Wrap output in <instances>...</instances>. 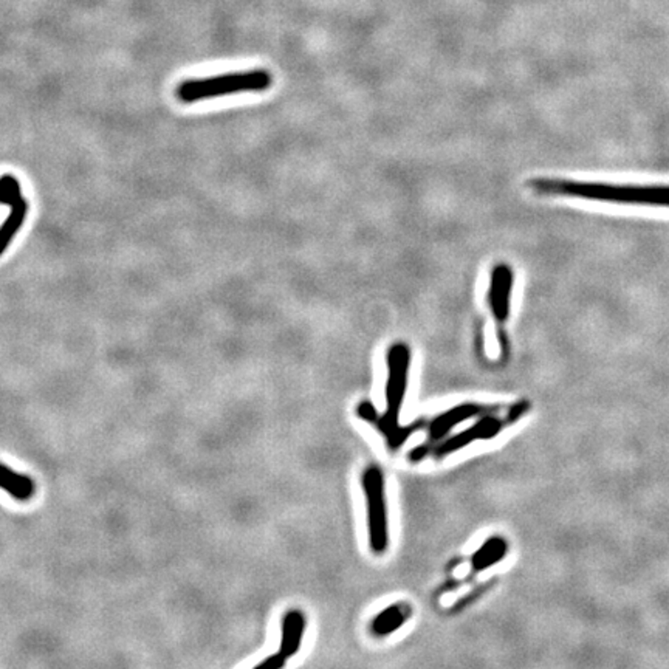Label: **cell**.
Here are the masks:
<instances>
[{
    "mask_svg": "<svg viewBox=\"0 0 669 669\" xmlns=\"http://www.w3.org/2000/svg\"><path fill=\"white\" fill-rule=\"evenodd\" d=\"M363 490L368 505V529L370 548L376 554H385L389 544L387 527L386 490L380 467L372 465L363 474Z\"/></svg>",
    "mask_w": 669,
    "mask_h": 669,
    "instance_id": "obj_4",
    "label": "cell"
},
{
    "mask_svg": "<svg viewBox=\"0 0 669 669\" xmlns=\"http://www.w3.org/2000/svg\"><path fill=\"white\" fill-rule=\"evenodd\" d=\"M408 615H410V611L406 609V606L393 605V606L387 607L377 615L374 623H372V631L377 635H389L395 629L403 626Z\"/></svg>",
    "mask_w": 669,
    "mask_h": 669,
    "instance_id": "obj_11",
    "label": "cell"
},
{
    "mask_svg": "<svg viewBox=\"0 0 669 669\" xmlns=\"http://www.w3.org/2000/svg\"><path fill=\"white\" fill-rule=\"evenodd\" d=\"M507 543L502 538H490L482 547L474 554L473 569L474 571H485L491 565L497 564L499 561L504 560L507 554Z\"/></svg>",
    "mask_w": 669,
    "mask_h": 669,
    "instance_id": "obj_10",
    "label": "cell"
},
{
    "mask_svg": "<svg viewBox=\"0 0 669 669\" xmlns=\"http://www.w3.org/2000/svg\"><path fill=\"white\" fill-rule=\"evenodd\" d=\"M482 411L484 410H482V406H479V404H461V406H456V408L448 411V412H444L442 416L437 417L431 423V428H429L431 436H429V439H442L444 436L450 433L451 429L459 425L461 421L478 416Z\"/></svg>",
    "mask_w": 669,
    "mask_h": 669,
    "instance_id": "obj_8",
    "label": "cell"
},
{
    "mask_svg": "<svg viewBox=\"0 0 669 669\" xmlns=\"http://www.w3.org/2000/svg\"><path fill=\"white\" fill-rule=\"evenodd\" d=\"M285 660L287 658L284 657L283 654L279 652V654H275V656H270V657L267 658V660H264V662H260V664L256 665V668H268V669H279L283 668L284 665H285Z\"/></svg>",
    "mask_w": 669,
    "mask_h": 669,
    "instance_id": "obj_14",
    "label": "cell"
},
{
    "mask_svg": "<svg viewBox=\"0 0 669 669\" xmlns=\"http://www.w3.org/2000/svg\"><path fill=\"white\" fill-rule=\"evenodd\" d=\"M306 631V617L302 612L290 611L283 618V637H281V649L284 657L290 658L301 649L302 637Z\"/></svg>",
    "mask_w": 669,
    "mask_h": 669,
    "instance_id": "obj_7",
    "label": "cell"
},
{
    "mask_svg": "<svg viewBox=\"0 0 669 669\" xmlns=\"http://www.w3.org/2000/svg\"><path fill=\"white\" fill-rule=\"evenodd\" d=\"M272 84L273 76L268 70H249L182 82L177 89V97L183 103H196L202 99L217 98L234 93L264 92L268 90Z\"/></svg>",
    "mask_w": 669,
    "mask_h": 669,
    "instance_id": "obj_2",
    "label": "cell"
},
{
    "mask_svg": "<svg viewBox=\"0 0 669 669\" xmlns=\"http://www.w3.org/2000/svg\"><path fill=\"white\" fill-rule=\"evenodd\" d=\"M527 410H529V404L522 402V403H518L514 408H512L505 420L495 419V417H485L473 427L465 429L463 433L445 440L444 444L436 446V450L431 451V454L436 457L448 456L451 453L461 450L463 446H467L468 444L476 442V440L491 439V437L497 436L502 428L505 427L507 421L518 420L524 412H527Z\"/></svg>",
    "mask_w": 669,
    "mask_h": 669,
    "instance_id": "obj_5",
    "label": "cell"
},
{
    "mask_svg": "<svg viewBox=\"0 0 669 669\" xmlns=\"http://www.w3.org/2000/svg\"><path fill=\"white\" fill-rule=\"evenodd\" d=\"M22 191L21 183L13 175L0 177V203L13 207L22 200Z\"/></svg>",
    "mask_w": 669,
    "mask_h": 669,
    "instance_id": "obj_12",
    "label": "cell"
},
{
    "mask_svg": "<svg viewBox=\"0 0 669 669\" xmlns=\"http://www.w3.org/2000/svg\"><path fill=\"white\" fill-rule=\"evenodd\" d=\"M411 351L404 343H395L387 351L386 412L380 420V428L391 444H400L411 431L400 429L398 417L403 404L408 377H410Z\"/></svg>",
    "mask_w": 669,
    "mask_h": 669,
    "instance_id": "obj_3",
    "label": "cell"
},
{
    "mask_svg": "<svg viewBox=\"0 0 669 669\" xmlns=\"http://www.w3.org/2000/svg\"><path fill=\"white\" fill-rule=\"evenodd\" d=\"M0 474H2L4 478H6V479L12 480L13 484L21 487L22 490L27 491L29 495L33 493V484H31V480H30L29 478L14 473V471H12L10 468H6L5 465H2V463H0Z\"/></svg>",
    "mask_w": 669,
    "mask_h": 669,
    "instance_id": "obj_13",
    "label": "cell"
},
{
    "mask_svg": "<svg viewBox=\"0 0 669 669\" xmlns=\"http://www.w3.org/2000/svg\"><path fill=\"white\" fill-rule=\"evenodd\" d=\"M10 208H12V213L6 217L5 222L0 225V256L5 253L8 245L18 234V231L22 228L23 222L27 219V214H29V203L25 199H22L21 202L13 205Z\"/></svg>",
    "mask_w": 669,
    "mask_h": 669,
    "instance_id": "obj_9",
    "label": "cell"
},
{
    "mask_svg": "<svg viewBox=\"0 0 669 669\" xmlns=\"http://www.w3.org/2000/svg\"><path fill=\"white\" fill-rule=\"evenodd\" d=\"M527 185L541 196L572 197L592 202L669 208V185H618L605 182H578L546 177L529 180Z\"/></svg>",
    "mask_w": 669,
    "mask_h": 669,
    "instance_id": "obj_1",
    "label": "cell"
},
{
    "mask_svg": "<svg viewBox=\"0 0 669 669\" xmlns=\"http://www.w3.org/2000/svg\"><path fill=\"white\" fill-rule=\"evenodd\" d=\"M514 273L512 267L507 266V264H497L493 268L488 302H490L493 317L499 324L505 323L507 318L510 317Z\"/></svg>",
    "mask_w": 669,
    "mask_h": 669,
    "instance_id": "obj_6",
    "label": "cell"
}]
</instances>
